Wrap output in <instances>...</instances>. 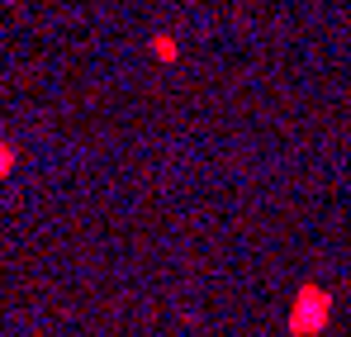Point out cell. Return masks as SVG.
I'll list each match as a JSON object with an SVG mask.
<instances>
[{
	"label": "cell",
	"instance_id": "obj_1",
	"mask_svg": "<svg viewBox=\"0 0 351 337\" xmlns=\"http://www.w3.org/2000/svg\"><path fill=\"white\" fill-rule=\"evenodd\" d=\"M328 314H332V299H328V290H318V285H304V290L294 294L290 333H294V337H313V333H323Z\"/></svg>",
	"mask_w": 351,
	"mask_h": 337
},
{
	"label": "cell",
	"instance_id": "obj_2",
	"mask_svg": "<svg viewBox=\"0 0 351 337\" xmlns=\"http://www.w3.org/2000/svg\"><path fill=\"white\" fill-rule=\"evenodd\" d=\"M152 48H157V57H162V62H176V43H171V38H157Z\"/></svg>",
	"mask_w": 351,
	"mask_h": 337
}]
</instances>
